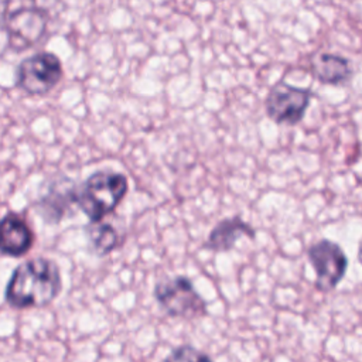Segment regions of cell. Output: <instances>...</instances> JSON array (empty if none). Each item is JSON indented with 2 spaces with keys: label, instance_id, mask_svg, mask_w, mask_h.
<instances>
[{
  "label": "cell",
  "instance_id": "1",
  "mask_svg": "<svg viewBox=\"0 0 362 362\" xmlns=\"http://www.w3.org/2000/svg\"><path fill=\"white\" fill-rule=\"evenodd\" d=\"M62 290L59 266L48 257H33L20 263L4 288V301L17 310L44 308Z\"/></svg>",
  "mask_w": 362,
  "mask_h": 362
},
{
  "label": "cell",
  "instance_id": "2",
  "mask_svg": "<svg viewBox=\"0 0 362 362\" xmlns=\"http://www.w3.org/2000/svg\"><path fill=\"white\" fill-rule=\"evenodd\" d=\"M127 191L129 181L126 175L116 171L99 170L78 187L76 206L90 222H99L119 206Z\"/></svg>",
  "mask_w": 362,
  "mask_h": 362
},
{
  "label": "cell",
  "instance_id": "3",
  "mask_svg": "<svg viewBox=\"0 0 362 362\" xmlns=\"http://www.w3.org/2000/svg\"><path fill=\"white\" fill-rule=\"evenodd\" d=\"M153 294L160 308L168 317L194 320L204 317L208 311L206 301L187 276H175L158 281L154 286Z\"/></svg>",
  "mask_w": 362,
  "mask_h": 362
},
{
  "label": "cell",
  "instance_id": "4",
  "mask_svg": "<svg viewBox=\"0 0 362 362\" xmlns=\"http://www.w3.org/2000/svg\"><path fill=\"white\" fill-rule=\"evenodd\" d=\"M61 59L48 51L37 52L24 58L16 69L14 85L31 96L49 93L62 79Z\"/></svg>",
  "mask_w": 362,
  "mask_h": 362
},
{
  "label": "cell",
  "instance_id": "5",
  "mask_svg": "<svg viewBox=\"0 0 362 362\" xmlns=\"http://www.w3.org/2000/svg\"><path fill=\"white\" fill-rule=\"evenodd\" d=\"M47 23V13L35 4H20V7L7 11L3 18L7 47L16 52L34 47L44 35Z\"/></svg>",
  "mask_w": 362,
  "mask_h": 362
},
{
  "label": "cell",
  "instance_id": "6",
  "mask_svg": "<svg viewBox=\"0 0 362 362\" xmlns=\"http://www.w3.org/2000/svg\"><path fill=\"white\" fill-rule=\"evenodd\" d=\"M311 98L310 89L280 81L270 88L264 100V110L274 123L294 126L304 119Z\"/></svg>",
  "mask_w": 362,
  "mask_h": 362
},
{
  "label": "cell",
  "instance_id": "7",
  "mask_svg": "<svg viewBox=\"0 0 362 362\" xmlns=\"http://www.w3.org/2000/svg\"><path fill=\"white\" fill-rule=\"evenodd\" d=\"M307 257L315 273V288L321 293L334 290L346 273L348 257L332 240H317L307 249Z\"/></svg>",
  "mask_w": 362,
  "mask_h": 362
},
{
  "label": "cell",
  "instance_id": "8",
  "mask_svg": "<svg viewBox=\"0 0 362 362\" xmlns=\"http://www.w3.org/2000/svg\"><path fill=\"white\" fill-rule=\"evenodd\" d=\"M76 187L72 180L64 178L49 185L47 194L40 197L34 208L48 225H57L66 215L69 208L76 205Z\"/></svg>",
  "mask_w": 362,
  "mask_h": 362
},
{
  "label": "cell",
  "instance_id": "9",
  "mask_svg": "<svg viewBox=\"0 0 362 362\" xmlns=\"http://www.w3.org/2000/svg\"><path fill=\"white\" fill-rule=\"evenodd\" d=\"M34 232L17 212H7L0 218V253L8 257L27 255L34 245Z\"/></svg>",
  "mask_w": 362,
  "mask_h": 362
},
{
  "label": "cell",
  "instance_id": "10",
  "mask_svg": "<svg viewBox=\"0 0 362 362\" xmlns=\"http://www.w3.org/2000/svg\"><path fill=\"white\" fill-rule=\"evenodd\" d=\"M240 236H247L255 240L256 230L239 215L223 218L212 228L204 243V247L214 252H229L235 247Z\"/></svg>",
  "mask_w": 362,
  "mask_h": 362
},
{
  "label": "cell",
  "instance_id": "11",
  "mask_svg": "<svg viewBox=\"0 0 362 362\" xmlns=\"http://www.w3.org/2000/svg\"><path fill=\"white\" fill-rule=\"evenodd\" d=\"M311 72L318 82L332 86L345 85L352 78L349 59L332 52H321L313 57Z\"/></svg>",
  "mask_w": 362,
  "mask_h": 362
},
{
  "label": "cell",
  "instance_id": "12",
  "mask_svg": "<svg viewBox=\"0 0 362 362\" xmlns=\"http://www.w3.org/2000/svg\"><path fill=\"white\" fill-rule=\"evenodd\" d=\"M86 235L92 250L98 256H106L119 246V233L109 223L92 222L86 228Z\"/></svg>",
  "mask_w": 362,
  "mask_h": 362
},
{
  "label": "cell",
  "instance_id": "13",
  "mask_svg": "<svg viewBox=\"0 0 362 362\" xmlns=\"http://www.w3.org/2000/svg\"><path fill=\"white\" fill-rule=\"evenodd\" d=\"M168 361H209L211 356L195 349L194 346L189 345H182L175 349L165 358Z\"/></svg>",
  "mask_w": 362,
  "mask_h": 362
},
{
  "label": "cell",
  "instance_id": "14",
  "mask_svg": "<svg viewBox=\"0 0 362 362\" xmlns=\"http://www.w3.org/2000/svg\"><path fill=\"white\" fill-rule=\"evenodd\" d=\"M358 262L362 264V239L358 243Z\"/></svg>",
  "mask_w": 362,
  "mask_h": 362
}]
</instances>
